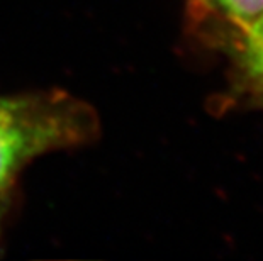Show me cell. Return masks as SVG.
Wrapping results in <instances>:
<instances>
[{
	"label": "cell",
	"instance_id": "cell-1",
	"mask_svg": "<svg viewBox=\"0 0 263 261\" xmlns=\"http://www.w3.org/2000/svg\"><path fill=\"white\" fill-rule=\"evenodd\" d=\"M99 134V117L65 90L0 93V232L19 175L46 153L78 148Z\"/></svg>",
	"mask_w": 263,
	"mask_h": 261
},
{
	"label": "cell",
	"instance_id": "cell-2",
	"mask_svg": "<svg viewBox=\"0 0 263 261\" xmlns=\"http://www.w3.org/2000/svg\"><path fill=\"white\" fill-rule=\"evenodd\" d=\"M243 37L263 17V0H209Z\"/></svg>",
	"mask_w": 263,
	"mask_h": 261
},
{
	"label": "cell",
	"instance_id": "cell-3",
	"mask_svg": "<svg viewBox=\"0 0 263 261\" xmlns=\"http://www.w3.org/2000/svg\"><path fill=\"white\" fill-rule=\"evenodd\" d=\"M243 65L250 78L263 88V17L243 37Z\"/></svg>",
	"mask_w": 263,
	"mask_h": 261
}]
</instances>
